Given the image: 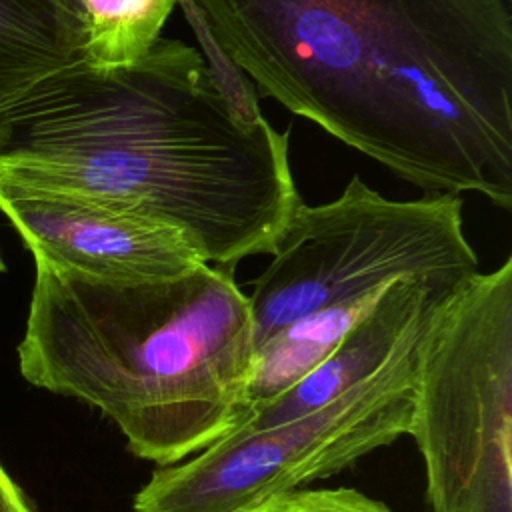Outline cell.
I'll list each match as a JSON object with an SVG mask.
<instances>
[{
    "mask_svg": "<svg viewBox=\"0 0 512 512\" xmlns=\"http://www.w3.org/2000/svg\"><path fill=\"white\" fill-rule=\"evenodd\" d=\"M210 58L424 194L512 210L506 0H176Z\"/></svg>",
    "mask_w": 512,
    "mask_h": 512,
    "instance_id": "1",
    "label": "cell"
},
{
    "mask_svg": "<svg viewBox=\"0 0 512 512\" xmlns=\"http://www.w3.org/2000/svg\"><path fill=\"white\" fill-rule=\"evenodd\" d=\"M0 182L166 222L228 272L272 254L302 202L288 132L162 36L132 64L80 60L2 104Z\"/></svg>",
    "mask_w": 512,
    "mask_h": 512,
    "instance_id": "2",
    "label": "cell"
},
{
    "mask_svg": "<svg viewBox=\"0 0 512 512\" xmlns=\"http://www.w3.org/2000/svg\"><path fill=\"white\" fill-rule=\"evenodd\" d=\"M36 262L22 376L98 408L128 450L170 466L228 434L254 362L248 296L200 264L160 280H102Z\"/></svg>",
    "mask_w": 512,
    "mask_h": 512,
    "instance_id": "3",
    "label": "cell"
},
{
    "mask_svg": "<svg viewBox=\"0 0 512 512\" xmlns=\"http://www.w3.org/2000/svg\"><path fill=\"white\" fill-rule=\"evenodd\" d=\"M432 512H512V258L442 294L414 346L408 432Z\"/></svg>",
    "mask_w": 512,
    "mask_h": 512,
    "instance_id": "4",
    "label": "cell"
},
{
    "mask_svg": "<svg viewBox=\"0 0 512 512\" xmlns=\"http://www.w3.org/2000/svg\"><path fill=\"white\" fill-rule=\"evenodd\" d=\"M478 272L456 194L390 200L352 176L326 204L300 202L248 296L254 350L302 316L396 280L458 284Z\"/></svg>",
    "mask_w": 512,
    "mask_h": 512,
    "instance_id": "5",
    "label": "cell"
},
{
    "mask_svg": "<svg viewBox=\"0 0 512 512\" xmlns=\"http://www.w3.org/2000/svg\"><path fill=\"white\" fill-rule=\"evenodd\" d=\"M414 346L314 412L226 434L192 458L158 466L138 490L134 512H254L392 444L408 432Z\"/></svg>",
    "mask_w": 512,
    "mask_h": 512,
    "instance_id": "6",
    "label": "cell"
},
{
    "mask_svg": "<svg viewBox=\"0 0 512 512\" xmlns=\"http://www.w3.org/2000/svg\"><path fill=\"white\" fill-rule=\"evenodd\" d=\"M0 212L34 260L60 270L138 282L206 264L178 228L86 198L0 182Z\"/></svg>",
    "mask_w": 512,
    "mask_h": 512,
    "instance_id": "7",
    "label": "cell"
},
{
    "mask_svg": "<svg viewBox=\"0 0 512 512\" xmlns=\"http://www.w3.org/2000/svg\"><path fill=\"white\" fill-rule=\"evenodd\" d=\"M454 286L418 278L392 282L316 368L270 402L242 412L228 434L280 426L374 378L416 344L430 310Z\"/></svg>",
    "mask_w": 512,
    "mask_h": 512,
    "instance_id": "8",
    "label": "cell"
},
{
    "mask_svg": "<svg viewBox=\"0 0 512 512\" xmlns=\"http://www.w3.org/2000/svg\"><path fill=\"white\" fill-rule=\"evenodd\" d=\"M86 26L56 0H0V106L84 60Z\"/></svg>",
    "mask_w": 512,
    "mask_h": 512,
    "instance_id": "9",
    "label": "cell"
},
{
    "mask_svg": "<svg viewBox=\"0 0 512 512\" xmlns=\"http://www.w3.org/2000/svg\"><path fill=\"white\" fill-rule=\"evenodd\" d=\"M384 290L302 316L262 342L254 350L246 410L270 402L316 368L340 338L372 310Z\"/></svg>",
    "mask_w": 512,
    "mask_h": 512,
    "instance_id": "10",
    "label": "cell"
},
{
    "mask_svg": "<svg viewBox=\"0 0 512 512\" xmlns=\"http://www.w3.org/2000/svg\"><path fill=\"white\" fill-rule=\"evenodd\" d=\"M176 0H80L84 62L114 68L136 62L160 38Z\"/></svg>",
    "mask_w": 512,
    "mask_h": 512,
    "instance_id": "11",
    "label": "cell"
},
{
    "mask_svg": "<svg viewBox=\"0 0 512 512\" xmlns=\"http://www.w3.org/2000/svg\"><path fill=\"white\" fill-rule=\"evenodd\" d=\"M254 512H392L380 500H374L354 488L294 490L276 496Z\"/></svg>",
    "mask_w": 512,
    "mask_h": 512,
    "instance_id": "12",
    "label": "cell"
},
{
    "mask_svg": "<svg viewBox=\"0 0 512 512\" xmlns=\"http://www.w3.org/2000/svg\"><path fill=\"white\" fill-rule=\"evenodd\" d=\"M0 512H36L0 464Z\"/></svg>",
    "mask_w": 512,
    "mask_h": 512,
    "instance_id": "13",
    "label": "cell"
},
{
    "mask_svg": "<svg viewBox=\"0 0 512 512\" xmlns=\"http://www.w3.org/2000/svg\"><path fill=\"white\" fill-rule=\"evenodd\" d=\"M66 12H70L72 16H76L82 24H84V18H82V6H80V0H56ZM86 26V24H84Z\"/></svg>",
    "mask_w": 512,
    "mask_h": 512,
    "instance_id": "14",
    "label": "cell"
},
{
    "mask_svg": "<svg viewBox=\"0 0 512 512\" xmlns=\"http://www.w3.org/2000/svg\"><path fill=\"white\" fill-rule=\"evenodd\" d=\"M4 268H6V266H4V260H2V254H0V272H2Z\"/></svg>",
    "mask_w": 512,
    "mask_h": 512,
    "instance_id": "15",
    "label": "cell"
}]
</instances>
